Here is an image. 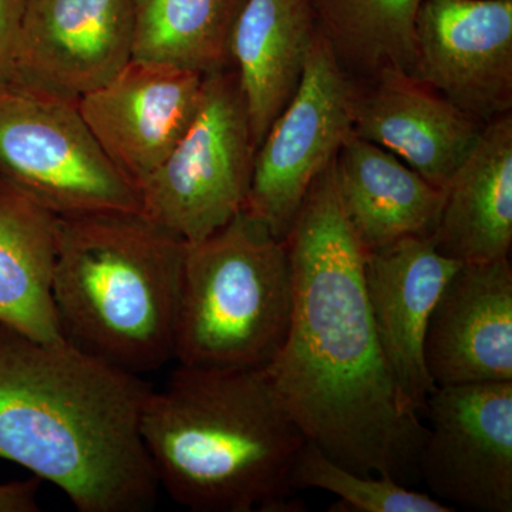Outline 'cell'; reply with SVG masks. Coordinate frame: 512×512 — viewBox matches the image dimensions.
Returning a JSON list of instances; mask_svg holds the SVG:
<instances>
[{
  "label": "cell",
  "mask_w": 512,
  "mask_h": 512,
  "mask_svg": "<svg viewBox=\"0 0 512 512\" xmlns=\"http://www.w3.org/2000/svg\"><path fill=\"white\" fill-rule=\"evenodd\" d=\"M292 271L288 335L266 366L306 440L365 476L412 485L427 427L406 409L377 340L365 249L340 201L336 158L313 181L285 238Z\"/></svg>",
  "instance_id": "6da1fadb"
},
{
  "label": "cell",
  "mask_w": 512,
  "mask_h": 512,
  "mask_svg": "<svg viewBox=\"0 0 512 512\" xmlns=\"http://www.w3.org/2000/svg\"><path fill=\"white\" fill-rule=\"evenodd\" d=\"M151 390L0 322V460L56 485L80 512L151 510L160 484L140 430Z\"/></svg>",
  "instance_id": "7a4b0ae2"
},
{
  "label": "cell",
  "mask_w": 512,
  "mask_h": 512,
  "mask_svg": "<svg viewBox=\"0 0 512 512\" xmlns=\"http://www.w3.org/2000/svg\"><path fill=\"white\" fill-rule=\"evenodd\" d=\"M140 430L160 488L188 510H303L292 470L306 437L266 367L178 365Z\"/></svg>",
  "instance_id": "3957f363"
},
{
  "label": "cell",
  "mask_w": 512,
  "mask_h": 512,
  "mask_svg": "<svg viewBox=\"0 0 512 512\" xmlns=\"http://www.w3.org/2000/svg\"><path fill=\"white\" fill-rule=\"evenodd\" d=\"M185 251L143 212L57 217L52 293L64 342L137 376L174 360Z\"/></svg>",
  "instance_id": "277c9868"
},
{
  "label": "cell",
  "mask_w": 512,
  "mask_h": 512,
  "mask_svg": "<svg viewBox=\"0 0 512 512\" xmlns=\"http://www.w3.org/2000/svg\"><path fill=\"white\" fill-rule=\"evenodd\" d=\"M292 301L285 239L244 208L210 237L187 244L174 360L266 367L288 335Z\"/></svg>",
  "instance_id": "5b68a950"
},
{
  "label": "cell",
  "mask_w": 512,
  "mask_h": 512,
  "mask_svg": "<svg viewBox=\"0 0 512 512\" xmlns=\"http://www.w3.org/2000/svg\"><path fill=\"white\" fill-rule=\"evenodd\" d=\"M0 178L57 217L143 212L137 185L111 163L79 101L0 87Z\"/></svg>",
  "instance_id": "8992f818"
},
{
  "label": "cell",
  "mask_w": 512,
  "mask_h": 512,
  "mask_svg": "<svg viewBox=\"0 0 512 512\" xmlns=\"http://www.w3.org/2000/svg\"><path fill=\"white\" fill-rule=\"evenodd\" d=\"M254 157L237 72L207 74L184 136L138 184L141 211L187 244L200 242L244 210Z\"/></svg>",
  "instance_id": "52a82bcc"
},
{
  "label": "cell",
  "mask_w": 512,
  "mask_h": 512,
  "mask_svg": "<svg viewBox=\"0 0 512 512\" xmlns=\"http://www.w3.org/2000/svg\"><path fill=\"white\" fill-rule=\"evenodd\" d=\"M356 80L320 29L298 89L256 150L245 210L285 239L313 181L352 134Z\"/></svg>",
  "instance_id": "ba28073f"
},
{
  "label": "cell",
  "mask_w": 512,
  "mask_h": 512,
  "mask_svg": "<svg viewBox=\"0 0 512 512\" xmlns=\"http://www.w3.org/2000/svg\"><path fill=\"white\" fill-rule=\"evenodd\" d=\"M419 473L443 500L467 510L512 511V382L436 387Z\"/></svg>",
  "instance_id": "9c48e42d"
},
{
  "label": "cell",
  "mask_w": 512,
  "mask_h": 512,
  "mask_svg": "<svg viewBox=\"0 0 512 512\" xmlns=\"http://www.w3.org/2000/svg\"><path fill=\"white\" fill-rule=\"evenodd\" d=\"M414 76L487 124L512 109V0H423Z\"/></svg>",
  "instance_id": "30bf717a"
},
{
  "label": "cell",
  "mask_w": 512,
  "mask_h": 512,
  "mask_svg": "<svg viewBox=\"0 0 512 512\" xmlns=\"http://www.w3.org/2000/svg\"><path fill=\"white\" fill-rule=\"evenodd\" d=\"M133 45V0H26L10 83L79 101L133 59Z\"/></svg>",
  "instance_id": "8fae6325"
},
{
  "label": "cell",
  "mask_w": 512,
  "mask_h": 512,
  "mask_svg": "<svg viewBox=\"0 0 512 512\" xmlns=\"http://www.w3.org/2000/svg\"><path fill=\"white\" fill-rule=\"evenodd\" d=\"M204 74L131 59L109 83L79 100V110L111 163L137 185L154 173L190 126Z\"/></svg>",
  "instance_id": "7c38bea8"
},
{
  "label": "cell",
  "mask_w": 512,
  "mask_h": 512,
  "mask_svg": "<svg viewBox=\"0 0 512 512\" xmlns=\"http://www.w3.org/2000/svg\"><path fill=\"white\" fill-rule=\"evenodd\" d=\"M461 262L439 252L431 237L397 239L365 252V288L377 340L406 409L424 413L436 386L424 363L434 305Z\"/></svg>",
  "instance_id": "4fadbf2b"
},
{
  "label": "cell",
  "mask_w": 512,
  "mask_h": 512,
  "mask_svg": "<svg viewBox=\"0 0 512 512\" xmlns=\"http://www.w3.org/2000/svg\"><path fill=\"white\" fill-rule=\"evenodd\" d=\"M424 363L436 387L512 382L510 259L458 266L431 312Z\"/></svg>",
  "instance_id": "5bb4252c"
},
{
  "label": "cell",
  "mask_w": 512,
  "mask_h": 512,
  "mask_svg": "<svg viewBox=\"0 0 512 512\" xmlns=\"http://www.w3.org/2000/svg\"><path fill=\"white\" fill-rule=\"evenodd\" d=\"M484 124L413 74L387 70L356 82L352 133L390 151L446 190Z\"/></svg>",
  "instance_id": "9a60e30c"
},
{
  "label": "cell",
  "mask_w": 512,
  "mask_h": 512,
  "mask_svg": "<svg viewBox=\"0 0 512 512\" xmlns=\"http://www.w3.org/2000/svg\"><path fill=\"white\" fill-rule=\"evenodd\" d=\"M316 29L311 0H242L229 62L247 104L255 153L298 89Z\"/></svg>",
  "instance_id": "2e32d148"
},
{
  "label": "cell",
  "mask_w": 512,
  "mask_h": 512,
  "mask_svg": "<svg viewBox=\"0 0 512 512\" xmlns=\"http://www.w3.org/2000/svg\"><path fill=\"white\" fill-rule=\"evenodd\" d=\"M461 264L508 258L512 244V114L484 124L476 146L446 187L431 235Z\"/></svg>",
  "instance_id": "e0dca14e"
},
{
  "label": "cell",
  "mask_w": 512,
  "mask_h": 512,
  "mask_svg": "<svg viewBox=\"0 0 512 512\" xmlns=\"http://www.w3.org/2000/svg\"><path fill=\"white\" fill-rule=\"evenodd\" d=\"M340 201L365 252L406 237H431L446 190L390 151L350 134L336 156Z\"/></svg>",
  "instance_id": "ac0fdd59"
},
{
  "label": "cell",
  "mask_w": 512,
  "mask_h": 512,
  "mask_svg": "<svg viewBox=\"0 0 512 512\" xmlns=\"http://www.w3.org/2000/svg\"><path fill=\"white\" fill-rule=\"evenodd\" d=\"M57 215L0 178V322L64 342L53 302Z\"/></svg>",
  "instance_id": "d6986e66"
},
{
  "label": "cell",
  "mask_w": 512,
  "mask_h": 512,
  "mask_svg": "<svg viewBox=\"0 0 512 512\" xmlns=\"http://www.w3.org/2000/svg\"><path fill=\"white\" fill-rule=\"evenodd\" d=\"M423 0H311L316 25L356 82L416 69L414 20Z\"/></svg>",
  "instance_id": "ffe728a7"
},
{
  "label": "cell",
  "mask_w": 512,
  "mask_h": 512,
  "mask_svg": "<svg viewBox=\"0 0 512 512\" xmlns=\"http://www.w3.org/2000/svg\"><path fill=\"white\" fill-rule=\"evenodd\" d=\"M242 0H133V59L200 74L231 67L229 35Z\"/></svg>",
  "instance_id": "44dd1931"
},
{
  "label": "cell",
  "mask_w": 512,
  "mask_h": 512,
  "mask_svg": "<svg viewBox=\"0 0 512 512\" xmlns=\"http://www.w3.org/2000/svg\"><path fill=\"white\" fill-rule=\"evenodd\" d=\"M292 485L319 488L338 495L343 511L356 512H453L426 493L397 483L392 478L353 473L326 456L312 441L306 440L292 470Z\"/></svg>",
  "instance_id": "7402d4cb"
},
{
  "label": "cell",
  "mask_w": 512,
  "mask_h": 512,
  "mask_svg": "<svg viewBox=\"0 0 512 512\" xmlns=\"http://www.w3.org/2000/svg\"><path fill=\"white\" fill-rule=\"evenodd\" d=\"M26 0H0V87L12 82Z\"/></svg>",
  "instance_id": "603a6c76"
},
{
  "label": "cell",
  "mask_w": 512,
  "mask_h": 512,
  "mask_svg": "<svg viewBox=\"0 0 512 512\" xmlns=\"http://www.w3.org/2000/svg\"><path fill=\"white\" fill-rule=\"evenodd\" d=\"M37 491H39L37 477L0 484V512L39 511Z\"/></svg>",
  "instance_id": "cb8c5ba5"
}]
</instances>
